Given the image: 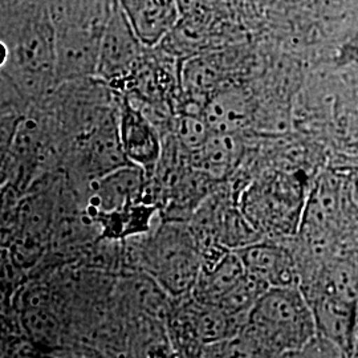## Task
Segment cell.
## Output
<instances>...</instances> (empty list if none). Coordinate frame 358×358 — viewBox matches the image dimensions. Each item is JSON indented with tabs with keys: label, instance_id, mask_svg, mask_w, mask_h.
I'll use <instances>...</instances> for the list:
<instances>
[{
	"label": "cell",
	"instance_id": "6da1fadb",
	"mask_svg": "<svg viewBox=\"0 0 358 358\" xmlns=\"http://www.w3.org/2000/svg\"><path fill=\"white\" fill-rule=\"evenodd\" d=\"M242 333L260 356L300 353L317 333L304 289L297 284L269 287L251 309Z\"/></svg>",
	"mask_w": 358,
	"mask_h": 358
},
{
	"label": "cell",
	"instance_id": "7a4b0ae2",
	"mask_svg": "<svg viewBox=\"0 0 358 358\" xmlns=\"http://www.w3.org/2000/svg\"><path fill=\"white\" fill-rule=\"evenodd\" d=\"M142 267L167 294L182 297L192 292L202 256L192 234L178 226H166L140 251Z\"/></svg>",
	"mask_w": 358,
	"mask_h": 358
},
{
	"label": "cell",
	"instance_id": "3957f363",
	"mask_svg": "<svg viewBox=\"0 0 358 358\" xmlns=\"http://www.w3.org/2000/svg\"><path fill=\"white\" fill-rule=\"evenodd\" d=\"M7 63L22 90L38 94L56 85V27L50 13H36L20 27Z\"/></svg>",
	"mask_w": 358,
	"mask_h": 358
},
{
	"label": "cell",
	"instance_id": "277c9868",
	"mask_svg": "<svg viewBox=\"0 0 358 358\" xmlns=\"http://www.w3.org/2000/svg\"><path fill=\"white\" fill-rule=\"evenodd\" d=\"M148 48L137 36L118 0H113L103 26L96 77L108 84L130 80Z\"/></svg>",
	"mask_w": 358,
	"mask_h": 358
},
{
	"label": "cell",
	"instance_id": "5b68a950",
	"mask_svg": "<svg viewBox=\"0 0 358 358\" xmlns=\"http://www.w3.org/2000/svg\"><path fill=\"white\" fill-rule=\"evenodd\" d=\"M118 134L129 164L153 176L162 154L161 131L138 105L122 99L118 109Z\"/></svg>",
	"mask_w": 358,
	"mask_h": 358
},
{
	"label": "cell",
	"instance_id": "8992f818",
	"mask_svg": "<svg viewBox=\"0 0 358 358\" xmlns=\"http://www.w3.org/2000/svg\"><path fill=\"white\" fill-rule=\"evenodd\" d=\"M148 176L134 165L118 167L93 179L88 214L90 217L141 203Z\"/></svg>",
	"mask_w": 358,
	"mask_h": 358
},
{
	"label": "cell",
	"instance_id": "52a82bcc",
	"mask_svg": "<svg viewBox=\"0 0 358 358\" xmlns=\"http://www.w3.org/2000/svg\"><path fill=\"white\" fill-rule=\"evenodd\" d=\"M309 303L313 309L317 333L338 346L344 356L355 353L357 344L358 301L320 292Z\"/></svg>",
	"mask_w": 358,
	"mask_h": 358
},
{
	"label": "cell",
	"instance_id": "ba28073f",
	"mask_svg": "<svg viewBox=\"0 0 358 358\" xmlns=\"http://www.w3.org/2000/svg\"><path fill=\"white\" fill-rule=\"evenodd\" d=\"M142 44L153 48L173 32L179 22L176 0H118Z\"/></svg>",
	"mask_w": 358,
	"mask_h": 358
},
{
	"label": "cell",
	"instance_id": "9c48e42d",
	"mask_svg": "<svg viewBox=\"0 0 358 358\" xmlns=\"http://www.w3.org/2000/svg\"><path fill=\"white\" fill-rule=\"evenodd\" d=\"M235 251L241 256L247 273L268 287L297 284L294 259L282 247L250 243L235 248Z\"/></svg>",
	"mask_w": 358,
	"mask_h": 358
},
{
	"label": "cell",
	"instance_id": "30bf717a",
	"mask_svg": "<svg viewBox=\"0 0 358 358\" xmlns=\"http://www.w3.org/2000/svg\"><path fill=\"white\" fill-rule=\"evenodd\" d=\"M203 118L211 133L235 134L251 120V103L243 90H217L206 101Z\"/></svg>",
	"mask_w": 358,
	"mask_h": 358
},
{
	"label": "cell",
	"instance_id": "8fae6325",
	"mask_svg": "<svg viewBox=\"0 0 358 358\" xmlns=\"http://www.w3.org/2000/svg\"><path fill=\"white\" fill-rule=\"evenodd\" d=\"M247 275L243 262L235 250L227 251L211 267H202L194 297L203 304L217 303L231 292Z\"/></svg>",
	"mask_w": 358,
	"mask_h": 358
},
{
	"label": "cell",
	"instance_id": "7c38bea8",
	"mask_svg": "<svg viewBox=\"0 0 358 358\" xmlns=\"http://www.w3.org/2000/svg\"><path fill=\"white\" fill-rule=\"evenodd\" d=\"M241 148L234 134L211 133L205 145L198 150L199 162L210 176L222 178L229 174L239 159Z\"/></svg>",
	"mask_w": 358,
	"mask_h": 358
},
{
	"label": "cell",
	"instance_id": "4fadbf2b",
	"mask_svg": "<svg viewBox=\"0 0 358 358\" xmlns=\"http://www.w3.org/2000/svg\"><path fill=\"white\" fill-rule=\"evenodd\" d=\"M23 327L29 336L40 344H53L59 337V324L50 309L40 303H34L24 309Z\"/></svg>",
	"mask_w": 358,
	"mask_h": 358
}]
</instances>
